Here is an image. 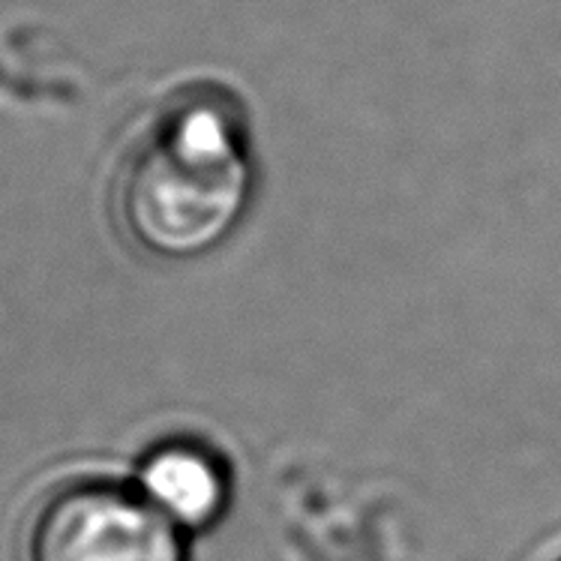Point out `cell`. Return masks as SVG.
<instances>
[{
    "label": "cell",
    "mask_w": 561,
    "mask_h": 561,
    "mask_svg": "<svg viewBox=\"0 0 561 561\" xmlns=\"http://www.w3.org/2000/svg\"><path fill=\"white\" fill-rule=\"evenodd\" d=\"M556 561H561V556H559V559H556Z\"/></svg>",
    "instance_id": "cell-4"
},
{
    "label": "cell",
    "mask_w": 561,
    "mask_h": 561,
    "mask_svg": "<svg viewBox=\"0 0 561 561\" xmlns=\"http://www.w3.org/2000/svg\"><path fill=\"white\" fill-rule=\"evenodd\" d=\"M252 178L238 100L219 88H193L162 105L126 150L115 178V217L138 250L195 259L241 222Z\"/></svg>",
    "instance_id": "cell-1"
},
{
    "label": "cell",
    "mask_w": 561,
    "mask_h": 561,
    "mask_svg": "<svg viewBox=\"0 0 561 561\" xmlns=\"http://www.w3.org/2000/svg\"><path fill=\"white\" fill-rule=\"evenodd\" d=\"M190 543L133 483L105 478L55 486L24 528L27 561H193Z\"/></svg>",
    "instance_id": "cell-2"
},
{
    "label": "cell",
    "mask_w": 561,
    "mask_h": 561,
    "mask_svg": "<svg viewBox=\"0 0 561 561\" xmlns=\"http://www.w3.org/2000/svg\"><path fill=\"white\" fill-rule=\"evenodd\" d=\"M133 486L186 538L214 531L234 502L229 457L195 436L157 442L138 459Z\"/></svg>",
    "instance_id": "cell-3"
}]
</instances>
